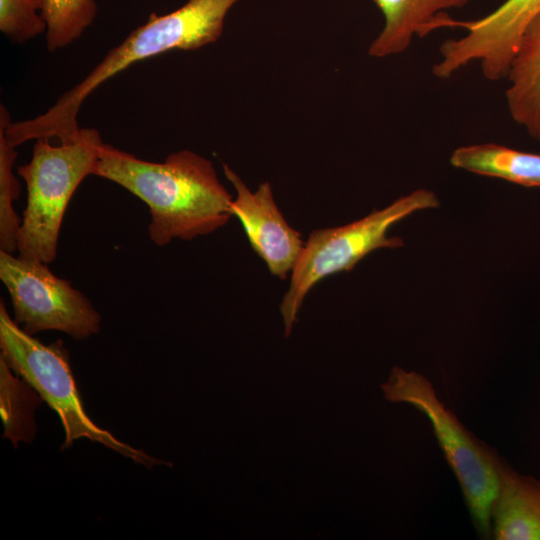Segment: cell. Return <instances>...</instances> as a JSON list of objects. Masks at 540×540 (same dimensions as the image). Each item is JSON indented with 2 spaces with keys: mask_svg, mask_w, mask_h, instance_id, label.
Masks as SVG:
<instances>
[{
  "mask_svg": "<svg viewBox=\"0 0 540 540\" xmlns=\"http://www.w3.org/2000/svg\"><path fill=\"white\" fill-rule=\"evenodd\" d=\"M454 167L479 175L501 178L527 187H540V155L517 151L494 143L455 149Z\"/></svg>",
  "mask_w": 540,
  "mask_h": 540,
  "instance_id": "13",
  "label": "cell"
},
{
  "mask_svg": "<svg viewBox=\"0 0 540 540\" xmlns=\"http://www.w3.org/2000/svg\"><path fill=\"white\" fill-rule=\"evenodd\" d=\"M223 170L236 191L229 206L230 215L238 218L252 249L270 273L286 279L304 247L301 234L283 217L269 182L261 183L252 192L228 165L224 164Z\"/></svg>",
  "mask_w": 540,
  "mask_h": 540,
  "instance_id": "9",
  "label": "cell"
},
{
  "mask_svg": "<svg viewBox=\"0 0 540 540\" xmlns=\"http://www.w3.org/2000/svg\"><path fill=\"white\" fill-rule=\"evenodd\" d=\"M0 279L9 292L14 321L28 334L57 330L81 340L99 332L101 316L88 298L47 263L0 250Z\"/></svg>",
  "mask_w": 540,
  "mask_h": 540,
  "instance_id": "7",
  "label": "cell"
},
{
  "mask_svg": "<svg viewBox=\"0 0 540 540\" xmlns=\"http://www.w3.org/2000/svg\"><path fill=\"white\" fill-rule=\"evenodd\" d=\"M94 175L146 203L151 216L149 237L157 246L210 234L231 217L233 197L219 181L213 163L191 150L151 162L104 143Z\"/></svg>",
  "mask_w": 540,
  "mask_h": 540,
  "instance_id": "1",
  "label": "cell"
},
{
  "mask_svg": "<svg viewBox=\"0 0 540 540\" xmlns=\"http://www.w3.org/2000/svg\"><path fill=\"white\" fill-rule=\"evenodd\" d=\"M46 30L42 0H0V31L9 40L21 44Z\"/></svg>",
  "mask_w": 540,
  "mask_h": 540,
  "instance_id": "17",
  "label": "cell"
},
{
  "mask_svg": "<svg viewBox=\"0 0 540 540\" xmlns=\"http://www.w3.org/2000/svg\"><path fill=\"white\" fill-rule=\"evenodd\" d=\"M104 142L94 128H81L70 142L53 145L37 139L31 160L17 168L27 189L18 234L22 258L51 263L57 255L62 220L79 184L94 175Z\"/></svg>",
  "mask_w": 540,
  "mask_h": 540,
  "instance_id": "3",
  "label": "cell"
},
{
  "mask_svg": "<svg viewBox=\"0 0 540 540\" xmlns=\"http://www.w3.org/2000/svg\"><path fill=\"white\" fill-rule=\"evenodd\" d=\"M0 348V356L10 368L25 379L58 414L65 430L62 449L69 448L74 440L87 438L147 467L163 464V461L142 450L119 441L89 418L77 390L69 353L63 342L56 340L43 344L25 332L12 320L3 300L0 302Z\"/></svg>",
  "mask_w": 540,
  "mask_h": 540,
  "instance_id": "6",
  "label": "cell"
},
{
  "mask_svg": "<svg viewBox=\"0 0 540 540\" xmlns=\"http://www.w3.org/2000/svg\"><path fill=\"white\" fill-rule=\"evenodd\" d=\"M500 484L491 510L497 540H540V481L521 475L502 458Z\"/></svg>",
  "mask_w": 540,
  "mask_h": 540,
  "instance_id": "10",
  "label": "cell"
},
{
  "mask_svg": "<svg viewBox=\"0 0 540 540\" xmlns=\"http://www.w3.org/2000/svg\"><path fill=\"white\" fill-rule=\"evenodd\" d=\"M16 157V147L7 142L0 130V249L12 254L17 251L22 221L13 207L20 193L19 181L13 173Z\"/></svg>",
  "mask_w": 540,
  "mask_h": 540,
  "instance_id": "16",
  "label": "cell"
},
{
  "mask_svg": "<svg viewBox=\"0 0 540 540\" xmlns=\"http://www.w3.org/2000/svg\"><path fill=\"white\" fill-rule=\"evenodd\" d=\"M507 78L512 119L540 141V14L524 31Z\"/></svg>",
  "mask_w": 540,
  "mask_h": 540,
  "instance_id": "12",
  "label": "cell"
},
{
  "mask_svg": "<svg viewBox=\"0 0 540 540\" xmlns=\"http://www.w3.org/2000/svg\"><path fill=\"white\" fill-rule=\"evenodd\" d=\"M40 394L17 375L0 356V413L4 425L3 437L15 447L20 441L35 437L34 411L42 402Z\"/></svg>",
  "mask_w": 540,
  "mask_h": 540,
  "instance_id": "14",
  "label": "cell"
},
{
  "mask_svg": "<svg viewBox=\"0 0 540 540\" xmlns=\"http://www.w3.org/2000/svg\"><path fill=\"white\" fill-rule=\"evenodd\" d=\"M97 11L95 0H42L47 49L55 52L80 38L94 22Z\"/></svg>",
  "mask_w": 540,
  "mask_h": 540,
  "instance_id": "15",
  "label": "cell"
},
{
  "mask_svg": "<svg viewBox=\"0 0 540 540\" xmlns=\"http://www.w3.org/2000/svg\"><path fill=\"white\" fill-rule=\"evenodd\" d=\"M390 402H404L430 421L444 457L454 472L478 532L492 535L491 510L497 497L501 458L470 433L437 398L432 384L415 371L394 367L381 385Z\"/></svg>",
  "mask_w": 540,
  "mask_h": 540,
  "instance_id": "5",
  "label": "cell"
},
{
  "mask_svg": "<svg viewBox=\"0 0 540 540\" xmlns=\"http://www.w3.org/2000/svg\"><path fill=\"white\" fill-rule=\"evenodd\" d=\"M239 0H188L180 8L164 14L151 13L70 90L43 114L34 118L1 123L7 142L17 147L29 140L57 138L61 143L76 138L81 128L78 113L86 98L130 65L171 51L196 50L216 42L224 22Z\"/></svg>",
  "mask_w": 540,
  "mask_h": 540,
  "instance_id": "2",
  "label": "cell"
},
{
  "mask_svg": "<svg viewBox=\"0 0 540 540\" xmlns=\"http://www.w3.org/2000/svg\"><path fill=\"white\" fill-rule=\"evenodd\" d=\"M438 206L439 200L432 191L419 189L360 220L312 231L292 270L288 290L280 304L285 336H290L305 297L317 283L330 275L351 271L376 249L402 247L403 240L388 237V229L415 211Z\"/></svg>",
  "mask_w": 540,
  "mask_h": 540,
  "instance_id": "4",
  "label": "cell"
},
{
  "mask_svg": "<svg viewBox=\"0 0 540 540\" xmlns=\"http://www.w3.org/2000/svg\"><path fill=\"white\" fill-rule=\"evenodd\" d=\"M539 14L540 0H505L490 14L471 21L454 20L446 14L437 29L459 27L467 33L441 44L440 60L434 64L433 74L447 79L478 61L487 80L506 78L524 31Z\"/></svg>",
  "mask_w": 540,
  "mask_h": 540,
  "instance_id": "8",
  "label": "cell"
},
{
  "mask_svg": "<svg viewBox=\"0 0 540 540\" xmlns=\"http://www.w3.org/2000/svg\"><path fill=\"white\" fill-rule=\"evenodd\" d=\"M384 16V26L368 53L387 57L404 52L417 35L422 38L436 30L445 10L462 8L473 0H373Z\"/></svg>",
  "mask_w": 540,
  "mask_h": 540,
  "instance_id": "11",
  "label": "cell"
}]
</instances>
